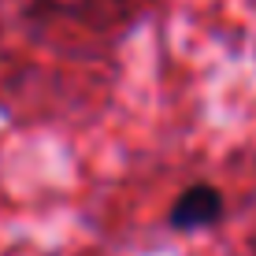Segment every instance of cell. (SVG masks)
Returning a JSON list of instances; mask_svg holds the SVG:
<instances>
[{"label": "cell", "mask_w": 256, "mask_h": 256, "mask_svg": "<svg viewBox=\"0 0 256 256\" xmlns=\"http://www.w3.org/2000/svg\"><path fill=\"white\" fill-rule=\"evenodd\" d=\"M223 216H226L223 190H216L212 182H193L171 200L167 223L178 234H193V230H208V226L223 223Z\"/></svg>", "instance_id": "obj_1"}]
</instances>
